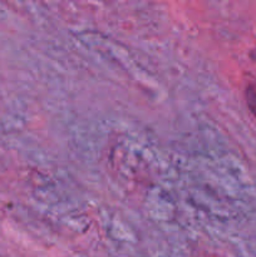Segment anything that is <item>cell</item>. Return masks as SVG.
<instances>
[{
  "label": "cell",
  "mask_w": 256,
  "mask_h": 257,
  "mask_svg": "<svg viewBox=\"0 0 256 257\" xmlns=\"http://www.w3.org/2000/svg\"><path fill=\"white\" fill-rule=\"evenodd\" d=\"M245 98L248 109L256 118V80L247 82L245 87Z\"/></svg>",
  "instance_id": "obj_1"
},
{
  "label": "cell",
  "mask_w": 256,
  "mask_h": 257,
  "mask_svg": "<svg viewBox=\"0 0 256 257\" xmlns=\"http://www.w3.org/2000/svg\"><path fill=\"white\" fill-rule=\"evenodd\" d=\"M251 57H252L253 59H256V48H255V49H253V52H252V54H251Z\"/></svg>",
  "instance_id": "obj_2"
}]
</instances>
